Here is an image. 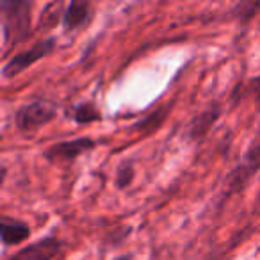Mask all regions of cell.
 I'll return each mask as SVG.
<instances>
[{
  "label": "cell",
  "mask_w": 260,
  "mask_h": 260,
  "mask_svg": "<svg viewBox=\"0 0 260 260\" xmlns=\"http://www.w3.org/2000/svg\"><path fill=\"white\" fill-rule=\"evenodd\" d=\"M2 29H4V43L18 45L30 32V11L32 2L27 0H2Z\"/></svg>",
  "instance_id": "obj_1"
},
{
  "label": "cell",
  "mask_w": 260,
  "mask_h": 260,
  "mask_svg": "<svg viewBox=\"0 0 260 260\" xmlns=\"http://www.w3.org/2000/svg\"><path fill=\"white\" fill-rule=\"evenodd\" d=\"M256 171H260V141L249 146L242 155L241 162L230 171V175L224 180V196H234L246 189Z\"/></svg>",
  "instance_id": "obj_2"
},
{
  "label": "cell",
  "mask_w": 260,
  "mask_h": 260,
  "mask_svg": "<svg viewBox=\"0 0 260 260\" xmlns=\"http://www.w3.org/2000/svg\"><path fill=\"white\" fill-rule=\"evenodd\" d=\"M57 116L54 104L45 100H34L25 104L15 112V125L20 132H36L41 126L48 125Z\"/></svg>",
  "instance_id": "obj_3"
},
{
  "label": "cell",
  "mask_w": 260,
  "mask_h": 260,
  "mask_svg": "<svg viewBox=\"0 0 260 260\" xmlns=\"http://www.w3.org/2000/svg\"><path fill=\"white\" fill-rule=\"evenodd\" d=\"M54 50H55L54 38H47V40H43V41H38V43H34L29 50H23V52H20V54L13 55V57L4 64V68H2V75H4L6 79H13V77L23 73L27 68L34 66L43 57L50 55Z\"/></svg>",
  "instance_id": "obj_4"
},
{
  "label": "cell",
  "mask_w": 260,
  "mask_h": 260,
  "mask_svg": "<svg viewBox=\"0 0 260 260\" xmlns=\"http://www.w3.org/2000/svg\"><path fill=\"white\" fill-rule=\"evenodd\" d=\"M96 146V141L93 138H75L70 141H59L48 146L43 152V157L48 162H72L79 155L87 153Z\"/></svg>",
  "instance_id": "obj_5"
},
{
  "label": "cell",
  "mask_w": 260,
  "mask_h": 260,
  "mask_svg": "<svg viewBox=\"0 0 260 260\" xmlns=\"http://www.w3.org/2000/svg\"><path fill=\"white\" fill-rule=\"evenodd\" d=\"M64 248V241L57 237H43L16 251L8 260H54Z\"/></svg>",
  "instance_id": "obj_6"
},
{
  "label": "cell",
  "mask_w": 260,
  "mask_h": 260,
  "mask_svg": "<svg viewBox=\"0 0 260 260\" xmlns=\"http://www.w3.org/2000/svg\"><path fill=\"white\" fill-rule=\"evenodd\" d=\"M223 114V107L219 104H210L207 109H203L200 114H196L187 125V138L191 141H202L207 134L210 132L217 119Z\"/></svg>",
  "instance_id": "obj_7"
},
{
  "label": "cell",
  "mask_w": 260,
  "mask_h": 260,
  "mask_svg": "<svg viewBox=\"0 0 260 260\" xmlns=\"http://www.w3.org/2000/svg\"><path fill=\"white\" fill-rule=\"evenodd\" d=\"M93 18V6L82 0H73L66 6L64 16H62V27L66 30H79L86 27Z\"/></svg>",
  "instance_id": "obj_8"
},
{
  "label": "cell",
  "mask_w": 260,
  "mask_h": 260,
  "mask_svg": "<svg viewBox=\"0 0 260 260\" xmlns=\"http://www.w3.org/2000/svg\"><path fill=\"white\" fill-rule=\"evenodd\" d=\"M0 235L4 246H15L30 237V226L16 217L2 216L0 219Z\"/></svg>",
  "instance_id": "obj_9"
},
{
  "label": "cell",
  "mask_w": 260,
  "mask_h": 260,
  "mask_svg": "<svg viewBox=\"0 0 260 260\" xmlns=\"http://www.w3.org/2000/svg\"><path fill=\"white\" fill-rule=\"evenodd\" d=\"M72 118L75 119V123H79V125H89V123H93V121H100L102 114L93 102H82V104L73 105Z\"/></svg>",
  "instance_id": "obj_10"
},
{
  "label": "cell",
  "mask_w": 260,
  "mask_h": 260,
  "mask_svg": "<svg viewBox=\"0 0 260 260\" xmlns=\"http://www.w3.org/2000/svg\"><path fill=\"white\" fill-rule=\"evenodd\" d=\"M66 8L61 4V2H54V4H48L45 8V11L41 13V18H40V29H48V27L55 25L59 20H62L64 16Z\"/></svg>",
  "instance_id": "obj_11"
},
{
  "label": "cell",
  "mask_w": 260,
  "mask_h": 260,
  "mask_svg": "<svg viewBox=\"0 0 260 260\" xmlns=\"http://www.w3.org/2000/svg\"><path fill=\"white\" fill-rule=\"evenodd\" d=\"M166 112H168V109H164V107L159 109V111H153L148 118L143 119V121H139L134 128L136 130H146V132H152V130L159 128V126L162 125L164 119H166Z\"/></svg>",
  "instance_id": "obj_12"
},
{
  "label": "cell",
  "mask_w": 260,
  "mask_h": 260,
  "mask_svg": "<svg viewBox=\"0 0 260 260\" xmlns=\"http://www.w3.org/2000/svg\"><path fill=\"white\" fill-rule=\"evenodd\" d=\"M134 177H136L134 164L123 162L121 166L118 168V171H116V185H118L119 189L128 187V185L134 182Z\"/></svg>",
  "instance_id": "obj_13"
},
{
  "label": "cell",
  "mask_w": 260,
  "mask_h": 260,
  "mask_svg": "<svg viewBox=\"0 0 260 260\" xmlns=\"http://www.w3.org/2000/svg\"><path fill=\"white\" fill-rule=\"evenodd\" d=\"M258 9H260V2H241V4L235 6V16L242 23H248L258 13Z\"/></svg>",
  "instance_id": "obj_14"
},
{
  "label": "cell",
  "mask_w": 260,
  "mask_h": 260,
  "mask_svg": "<svg viewBox=\"0 0 260 260\" xmlns=\"http://www.w3.org/2000/svg\"><path fill=\"white\" fill-rule=\"evenodd\" d=\"M114 260H136V256L132 255V253H125V255H119V256H116Z\"/></svg>",
  "instance_id": "obj_15"
},
{
  "label": "cell",
  "mask_w": 260,
  "mask_h": 260,
  "mask_svg": "<svg viewBox=\"0 0 260 260\" xmlns=\"http://www.w3.org/2000/svg\"><path fill=\"white\" fill-rule=\"evenodd\" d=\"M255 209L260 212V185H258V192H256V198H255Z\"/></svg>",
  "instance_id": "obj_16"
}]
</instances>
